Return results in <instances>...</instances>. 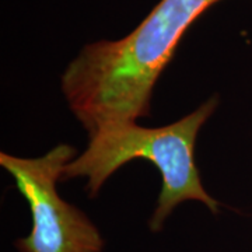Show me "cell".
Masks as SVG:
<instances>
[{
  "mask_svg": "<svg viewBox=\"0 0 252 252\" xmlns=\"http://www.w3.org/2000/svg\"><path fill=\"white\" fill-rule=\"evenodd\" d=\"M76 154L77 150L67 143L32 158L0 153V165L14 178L31 210L32 228L14 244L20 252L102 251L104 240L98 228L80 209L63 200L56 189L64 167Z\"/></svg>",
  "mask_w": 252,
  "mask_h": 252,
  "instance_id": "3",
  "label": "cell"
},
{
  "mask_svg": "<svg viewBox=\"0 0 252 252\" xmlns=\"http://www.w3.org/2000/svg\"><path fill=\"white\" fill-rule=\"evenodd\" d=\"M220 0H160L118 41L83 46L61 77L62 94L89 136L114 122L152 115L153 90L182 36Z\"/></svg>",
  "mask_w": 252,
  "mask_h": 252,
  "instance_id": "1",
  "label": "cell"
},
{
  "mask_svg": "<svg viewBox=\"0 0 252 252\" xmlns=\"http://www.w3.org/2000/svg\"><path fill=\"white\" fill-rule=\"evenodd\" d=\"M217 105L219 97L213 95L189 115L161 127H143L136 122L101 126L89 136L87 149L64 167L62 181L87 178L86 189L90 198H95L117 170L143 158L157 167L162 181L157 207L149 221L153 233L162 230L165 219L187 200L200 202L217 215L220 205L203 188L195 162L199 130Z\"/></svg>",
  "mask_w": 252,
  "mask_h": 252,
  "instance_id": "2",
  "label": "cell"
}]
</instances>
